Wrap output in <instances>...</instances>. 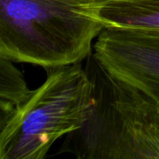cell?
<instances>
[{"label": "cell", "instance_id": "7a4b0ae2", "mask_svg": "<svg viewBox=\"0 0 159 159\" xmlns=\"http://www.w3.org/2000/svg\"><path fill=\"white\" fill-rule=\"evenodd\" d=\"M85 69L93 84V104L59 153L78 159H159V114L153 104L112 76L93 52Z\"/></svg>", "mask_w": 159, "mask_h": 159}, {"label": "cell", "instance_id": "277c9868", "mask_svg": "<svg viewBox=\"0 0 159 159\" xmlns=\"http://www.w3.org/2000/svg\"><path fill=\"white\" fill-rule=\"evenodd\" d=\"M98 62L143 95L159 114V34L104 29L93 44Z\"/></svg>", "mask_w": 159, "mask_h": 159}, {"label": "cell", "instance_id": "3957f363", "mask_svg": "<svg viewBox=\"0 0 159 159\" xmlns=\"http://www.w3.org/2000/svg\"><path fill=\"white\" fill-rule=\"evenodd\" d=\"M47 79L0 118V159H42L78 129L93 104V84L81 62L46 70Z\"/></svg>", "mask_w": 159, "mask_h": 159}, {"label": "cell", "instance_id": "6da1fadb", "mask_svg": "<svg viewBox=\"0 0 159 159\" xmlns=\"http://www.w3.org/2000/svg\"><path fill=\"white\" fill-rule=\"evenodd\" d=\"M103 0H0V57L45 70L82 62L105 29Z\"/></svg>", "mask_w": 159, "mask_h": 159}, {"label": "cell", "instance_id": "8992f818", "mask_svg": "<svg viewBox=\"0 0 159 159\" xmlns=\"http://www.w3.org/2000/svg\"><path fill=\"white\" fill-rule=\"evenodd\" d=\"M32 91L14 61L0 57V118L7 116L24 102Z\"/></svg>", "mask_w": 159, "mask_h": 159}, {"label": "cell", "instance_id": "5b68a950", "mask_svg": "<svg viewBox=\"0 0 159 159\" xmlns=\"http://www.w3.org/2000/svg\"><path fill=\"white\" fill-rule=\"evenodd\" d=\"M98 15L105 29L159 34V0H103Z\"/></svg>", "mask_w": 159, "mask_h": 159}]
</instances>
